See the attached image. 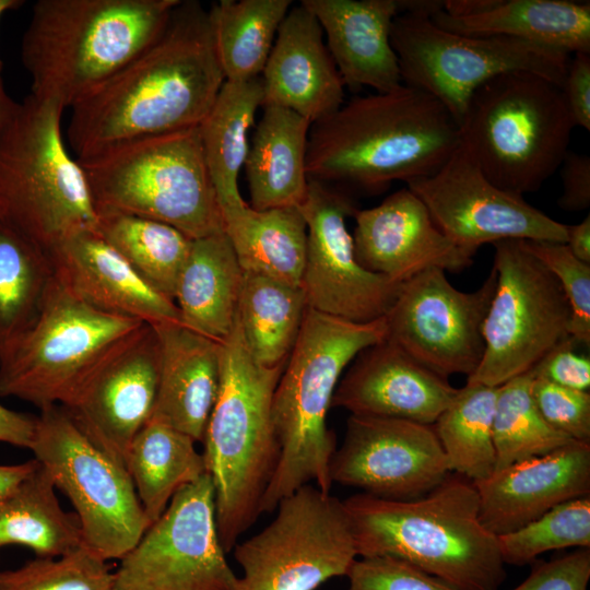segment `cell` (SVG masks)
<instances>
[{
  "mask_svg": "<svg viewBox=\"0 0 590 590\" xmlns=\"http://www.w3.org/2000/svg\"><path fill=\"white\" fill-rule=\"evenodd\" d=\"M225 76L209 10L179 1L158 37L70 109L76 160L130 140L199 127Z\"/></svg>",
  "mask_w": 590,
  "mask_h": 590,
  "instance_id": "obj_1",
  "label": "cell"
},
{
  "mask_svg": "<svg viewBox=\"0 0 590 590\" xmlns=\"http://www.w3.org/2000/svg\"><path fill=\"white\" fill-rule=\"evenodd\" d=\"M459 127L429 94L401 84L357 96L311 123L308 178L380 192L393 181L437 172L459 146Z\"/></svg>",
  "mask_w": 590,
  "mask_h": 590,
  "instance_id": "obj_2",
  "label": "cell"
},
{
  "mask_svg": "<svg viewBox=\"0 0 590 590\" xmlns=\"http://www.w3.org/2000/svg\"><path fill=\"white\" fill-rule=\"evenodd\" d=\"M342 502L358 557H396L457 590H498L506 578L497 536L479 517L477 492L459 474L415 499L359 493Z\"/></svg>",
  "mask_w": 590,
  "mask_h": 590,
  "instance_id": "obj_3",
  "label": "cell"
},
{
  "mask_svg": "<svg viewBox=\"0 0 590 590\" xmlns=\"http://www.w3.org/2000/svg\"><path fill=\"white\" fill-rule=\"evenodd\" d=\"M386 337L385 317L355 322L307 308L273 394L280 459L261 500V514L274 511L280 500L310 482L330 493L337 446L326 420L333 393L357 354Z\"/></svg>",
  "mask_w": 590,
  "mask_h": 590,
  "instance_id": "obj_4",
  "label": "cell"
},
{
  "mask_svg": "<svg viewBox=\"0 0 590 590\" xmlns=\"http://www.w3.org/2000/svg\"><path fill=\"white\" fill-rule=\"evenodd\" d=\"M179 1H36L21 42L30 94L71 108L151 45Z\"/></svg>",
  "mask_w": 590,
  "mask_h": 590,
  "instance_id": "obj_5",
  "label": "cell"
},
{
  "mask_svg": "<svg viewBox=\"0 0 590 590\" xmlns=\"http://www.w3.org/2000/svg\"><path fill=\"white\" fill-rule=\"evenodd\" d=\"M220 388L202 455L214 486L219 538L227 553L261 515V500L279 463L272 400L285 364L270 368L257 363L237 319L220 342Z\"/></svg>",
  "mask_w": 590,
  "mask_h": 590,
  "instance_id": "obj_6",
  "label": "cell"
},
{
  "mask_svg": "<svg viewBox=\"0 0 590 590\" xmlns=\"http://www.w3.org/2000/svg\"><path fill=\"white\" fill-rule=\"evenodd\" d=\"M63 110L28 94L0 130V220L48 253L98 225L84 170L63 141Z\"/></svg>",
  "mask_w": 590,
  "mask_h": 590,
  "instance_id": "obj_7",
  "label": "cell"
},
{
  "mask_svg": "<svg viewBox=\"0 0 590 590\" xmlns=\"http://www.w3.org/2000/svg\"><path fill=\"white\" fill-rule=\"evenodd\" d=\"M78 162L97 215L158 221L191 239L224 233L199 127L122 142Z\"/></svg>",
  "mask_w": 590,
  "mask_h": 590,
  "instance_id": "obj_8",
  "label": "cell"
},
{
  "mask_svg": "<svg viewBox=\"0 0 590 590\" xmlns=\"http://www.w3.org/2000/svg\"><path fill=\"white\" fill-rule=\"evenodd\" d=\"M575 127L558 85L515 71L475 90L459 125V140L494 185L524 196L559 169Z\"/></svg>",
  "mask_w": 590,
  "mask_h": 590,
  "instance_id": "obj_9",
  "label": "cell"
},
{
  "mask_svg": "<svg viewBox=\"0 0 590 590\" xmlns=\"http://www.w3.org/2000/svg\"><path fill=\"white\" fill-rule=\"evenodd\" d=\"M143 324L90 307L55 279L35 323L0 358V397H14L39 410L67 406Z\"/></svg>",
  "mask_w": 590,
  "mask_h": 590,
  "instance_id": "obj_10",
  "label": "cell"
},
{
  "mask_svg": "<svg viewBox=\"0 0 590 590\" xmlns=\"http://www.w3.org/2000/svg\"><path fill=\"white\" fill-rule=\"evenodd\" d=\"M390 42L402 84L437 99L458 127L471 96L488 80L526 71L562 87L571 57L518 38L453 33L416 11H402L394 17Z\"/></svg>",
  "mask_w": 590,
  "mask_h": 590,
  "instance_id": "obj_11",
  "label": "cell"
},
{
  "mask_svg": "<svg viewBox=\"0 0 590 590\" xmlns=\"http://www.w3.org/2000/svg\"><path fill=\"white\" fill-rule=\"evenodd\" d=\"M30 449L71 502L84 546L120 559L152 524L126 467L97 447L60 404L40 410Z\"/></svg>",
  "mask_w": 590,
  "mask_h": 590,
  "instance_id": "obj_12",
  "label": "cell"
},
{
  "mask_svg": "<svg viewBox=\"0 0 590 590\" xmlns=\"http://www.w3.org/2000/svg\"><path fill=\"white\" fill-rule=\"evenodd\" d=\"M493 246L496 288L483 324L485 349L467 382L498 387L570 338L571 311L560 284L524 240Z\"/></svg>",
  "mask_w": 590,
  "mask_h": 590,
  "instance_id": "obj_13",
  "label": "cell"
},
{
  "mask_svg": "<svg viewBox=\"0 0 590 590\" xmlns=\"http://www.w3.org/2000/svg\"><path fill=\"white\" fill-rule=\"evenodd\" d=\"M274 519L234 546V590H316L358 557L343 502L310 484L280 500Z\"/></svg>",
  "mask_w": 590,
  "mask_h": 590,
  "instance_id": "obj_14",
  "label": "cell"
},
{
  "mask_svg": "<svg viewBox=\"0 0 590 590\" xmlns=\"http://www.w3.org/2000/svg\"><path fill=\"white\" fill-rule=\"evenodd\" d=\"M216 527L209 473L180 488L119 560L116 590H234L238 577Z\"/></svg>",
  "mask_w": 590,
  "mask_h": 590,
  "instance_id": "obj_15",
  "label": "cell"
},
{
  "mask_svg": "<svg viewBox=\"0 0 590 590\" xmlns=\"http://www.w3.org/2000/svg\"><path fill=\"white\" fill-rule=\"evenodd\" d=\"M495 288L494 268L472 292L456 288L441 269L425 270L400 285L385 316L386 339L440 376L469 377L484 354L483 324Z\"/></svg>",
  "mask_w": 590,
  "mask_h": 590,
  "instance_id": "obj_16",
  "label": "cell"
},
{
  "mask_svg": "<svg viewBox=\"0 0 590 590\" xmlns=\"http://www.w3.org/2000/svg\"><path fill=\"white\" fill-rule=\"evenodd\" d=\"M405 184L439 231L473 252L504 239L567 240L566 224L494 185L460 144L437 172Z\"/></svg>",
  "mask_w": 590,
  "mask_h": 590,
  "instance_id": "obj_17",
  "label": "cell"
},
{
  "mask_svg": "<svg viewBox=\"0 0 590 590\" xmlns=\"http://www.w3.org/2000/svg\"><path fill=\"white\" fill-rule=\"evenodd\" d=\"M299 210L307 227L300 281L307 306L355 322L385 317L401 284L365 270L356 260L345 220L357 210L347 192L309 179Z\"/></svg>",
  "mask_w": 590,
  "mask_h": 590,
  "instance_id": "obj_18",
  "label": "cell"
},
{
  "mask_svg": "<svg viewBox=\"0 0 590 590\" xmlns=\"http://www.w3.org/2000/svg\"><path fill=\"white\" fill-rule=\"evenodd\" d=\"M449 474L433 425L392 417L351 414L330 463L332 483L392 500L424 496Z\"/></svg>",
  "mask_w": 590,
  "mask_h": 590,
  "instance_id": "obj_19",
  "label": "cell"
},
{
  "mask_svg": "<svg viewBox=\"0 0 590 590\" xmlns=\"http://www.w3.org/2000/svg\"><path fill=\"white\" fill-rule=\"evenodd\" d=\"M160 344L143 324L87 379L64 406L79 428L125 467L129 446L151 420L158 390Z\"/></svg>",
  "mask_w": 590,
  "mask_h": 590,
  "instance_id": "obj_20",
  "label": "cell"
},
{
  "mask_svg": "<svg viewBox=\"0 0 590 590\" xmlns=\"http://www.w3.org/2000/svg\"><path fill=\"white\" fill-rule=\"evenodd\" d=\"M354 253L367 271L402 284L433 268L459 272L475 252L453 244L435 225L424 203L406 187L378 205L357 210Z\"/></svg>",
  "mask_w": 590,
  "mask_h": 590,
  "instance_id": "obj_21",
  "label": "cell"
},
{
  "mask_svg": "<svg viewBox=\"0 0 590 590\" xmlns=\"http://www.w3.org/2000/svg\"><path fill=\"white\" fill-rule=\"evenodd\" d=\"M448 378L385 339L363 350L340 379L331 408L352 415L433 425L457 393Z\"/></svg>",
  "mask_w": 590,
  "mask_h": 590,
  "instance_id": "obj_22",
  "label": "cell"
},
{
  "mask_svg": "<svg viewBox=\"0 0 590 590\" xmlns=\"http://www.w3.org/2000/svg\"><path fill=\"white\" fill-rule=\"evenodd\" d=\"M472 483L481 523L496 536L506 534L565 502L590 495V444L573 440Z\"/></svg>",
  "mask_w": 590,
  "mask_h": 590,
  "instance_id": "obj_23",
  "label": "cell"
},
{
  "mask_svg": "<svg viewBox=\"0 0 590 590\" xmlns=\"http://www.w3.org/2000/svg\"><path fill=\"white\" fill-rule=\"evenodd\" d=\"M260 76L262 107L286 108L311 123L344 104V83L322 28L302 3L291 7L282 21Z\"/></svg>",
  "mask_w": 590,
  "mask_h": 590,
  "instance_id": "obj_24",
  "label": "cell"
},
{
  "mask_svg": "<svg viewBox=\"0 0 590 590\" xmlns=\"http://www.w3.org/2000/svg\"><path fill=\"white\" fill-rule=\"evenodd\" d=\"M49 256L56 281L90 307L150 326L180 322L175 302L142 280L98 232L76 234Z\"/></svg>",
  "mask_w": 590,
  "mask_h": 590,
  "instance_id": "obj_25",
  "label": "cell"
},
{
  "mask_svg": "<svg viewBox=\"0 0 590 590\" xmlns=\"http://www.w3.org/2000/svg\"><path fill=\"white\" fill-rule=\"evenodd\" d=\"M319 22L344 86L376 93L402 84L390 42L399 0H302Z\"/></svg>",
  "mask_w": 590,
  "mask_h": 590,
  "instance_id": "obj_26",
  "label": "cell"
},
{
  "mask_svg": "<svg viewBox=\"0 0 590 590\" xmlns=\"http://www.w3.org/2000/svg\"><path fill=\"white\" fill-rule=\"evenodd\" d=\"M429 17L458 34L512 37L570 55L590 54L589 2L447 0Z\"/></svg>",
  "mask_w": 590,
  "mask_h": 590,
  "instance_id": "obj_27",
  "label": "cell"
},
{
  "mask_svg": "<svg viewBox=\"0 0 590 590\" xmlns=\"http://www.w3.org/2000/svg\"><path fill=\"white\" fill-rule=\"evenodd\" d=\"M152 327L160 344V378L151 420L202 442L220 388V342L181 322Z\"/></svg>",
  "mask_w": 590,
  "mask_h": 590,
  "instance_id": "obj_28",
  "label": "cell"
},
{
  "mask_svg": "<svg viewBox=\"0 0 590 590\" xmlns=\"http://www.w3.org/2000/svg\"><path fill=\"white\" fill-rule=\"evenodd\" d=\"M262 108L244 165L249 205L258 211L299 208L309 182L306 157L311 122L286 108Z\"/></svg>",
  "mask_w": 590,
  "mask_h": 590,
  "instance_id": "obj_29",
  "label": "cell"
},
{
  "mask_svg": "<svg viewBox=\"0 0 590 590\" xmlns=\"http://www.w3.org/2000/svg\"><path fill=\"white\" fill-rule=\"evenodd\" d=\"M244 272L224 233L192 239L174 302L180 322L216 342L233 331Z\"/></svg>",
  "mask_w": 590,
  "mask_h": 590,
  "instance_id": "obj_30",
  "label": "cell"
},
{
  "mask_svg": "<svg viewBox=\"0 0 590 590\" xmlns=\"http://www.w3.org/2000/svg\"><path fill=\"white\" fill-rule=\"evenodd\" d=\"M221 212L224 232L244 273L300 286L307 227L299 208L258 211L244 201Z\"/></svg>",
  "mask_w": 590,
  "mask_h": 590,
  "instance_id": "obj_31",
  "label": "cell"
},
{
  "mask_svg": "<svg viewBox=\"0 0 590 590\" xmlns=\"http://www.w3.org/2000/svg\"><path fill=\"white\" fill-rule=\"evenodd\" d=\"M261 76L225 81L210 111L199 126L205 163L220 209L244 202L238 175L249 149V131L262 107Z\"/></svg>",
  "mask_w": 590,
  "mask_h": 590,
  "instance_id": "obj_32",
  "label": "cell"
},
{
  "mask_svg": "<svg viewBox=\"0 0 590 590\" xmlns=\"http://www.w3.org/2000/svg\"><path fill=\"white\" fill-rule=\"evenodd\" d=\"M194 444L187 434L155 420H150L131 441L125 467L151 523L180 488L208 473Z\"/></svg>",
  "mask_w": 590,
  "mask_h": 590,
  "instance_id": "obj_33",
  "label": "cell"
},
{
  "mask_svg": "<svg viewBox=\"0 0 590 590\" xmlns=\"http://www.w3.org/2000/svg\"><path fill=\"white\" fill-rule=\"evenodd\" d=\"M55 491L38 462L15 492L0 502V548L22 545L37 557H58L84 546L76 515L62 509Z\"/></svg>",
  "mask_w": 590,
  "mask_h": 590,
  "instance_id": "obj_34",
  "label": "cell"
},
{
  "mask_svg": "<svg viewBox=\"0 0 590 590\" xmlns=\"http://www.w3.org/2000/svg\"><path fill=\"white\" fill-rule=\"evenodd\" d=\"M307 308L300 286L244 273L236 319L251 357L270 368L284 365Z\"/></svg>",
  "mask_w": 590,
  "mask_h": 590,
  "instance_id": "obj_35",
  "label": "cell"
},
{
  "mask_svg": "<svg viewBox=\"0 0 590 590\" xmlns=\"http://www.w3.org/2000/svg\"><path fill=\"white\" fill-rule=\"evenodd\" d=\"M54 282L49 253L0 220V358L35 323Z\"/></svg>",
  "mask_w": 590,
  "mask_h": 590,
  "instance_id": "obj_36",
  "label": "cell"
},
{
  "mask_svg": "<svg viewBox=\"0 0 590 590\" xmlns=\"http://www.w3.org/2000/svg\"><path fill=\"white\" fill-rule=\"evenodd\" d=\"M291 0H221L209 15L225 81L260 76Z\"/></svg>",
  "mask_w": 590,
  "mask_h": 590,
  "instance_id": "obj_37",
  "label": "cell"
},
{
  "mask_svg": "<svg viewBox=\"0 0 590 590\" xmlns=\"http://www.w3.org/2000/svg\"><path fill=\"white\" fill-rule=\"evenodd\" d=\"M97 232L142 280L174 300L190 237L168 224L120 213L98 214Z\"/></svg>",
  "mask_w": 590,
  "mask_h": 590,
  "instance_id": "obj_38",
  "label": "cell"
},
{
  "mask_svg": "<svg viewBox=\"0 0 590 590\" xmlns=\"http://www.w3.org/2000/svg\"><path fill=\"white\" fill-rule=\"evenodd\" d=\"M496 398L497 387L467 382L433 424L450 472L471 482L482 481L495 471Z\"/></svg>",
  "mask_w": 590,
  "mask_h": 590,
  "instance_id": "obj_39",
  "label": "cell"
},
{
  "mask_svg": "<svg viewBox=\"0 0 590 590\" xmlns=\"http://www.w3.org/2000/svg\"><path fill=\"white\" fill-rule=\"evenodd\" d=\"M533 378L529 370L497 387L493 421L495 471L573 441L539 412L532 397Z\"/></svg>",
  "mask_w": 590,
  "mask_h": 590,
  "instance_id": "obj_40",
  "label": "cell"
},
{
  "mask_svg": "<svg viewBox=\"0 0 590 590\" xmlns=\"http://www.w3.org/2000/svg\"><path fill=\"white\" fill-rule=\"evenodd\" d=\"M504 564L526 565L567 547L590 548V495L565 502L526 526L497 536Z\"/></svg>",
  "mask_w": 590,
  "mask_h": 590,
  "instance_id": "obj_41",
  "label": "cell"
},
{
  "mask_svg": "<svg viewBox=\"0 0 590 590\" xmlns=\"http://www.w3.org/2000/svg\"><path fill=\"white\" fill-rule=\"evenodd\" d=\"M0 590H116L115 573L85 546L0 570Z\"/></svg>",
  "mask_w": 590,
  "mask_h": 590,
  "instance_id": "obj_42",
  "label": "cell"
},
{
  "mask_svg": "<svg viewBox=\"0 0 590 590\" xmlns=\"http://www.w3.org/2000/svg\"><path fill=\"white\" fill-rule=\"evenodd\" d=\"M524 243L560 284L571 311L570 338L590 346V263L576 258L565 243Z\"/></svg>",
  "mask_w": 590,
  "mask_h": 590,
  "instance_id": "obj_43",
  "label": "cell"
},
{
  "mask_svg": "<svg viewBox=\"0 0 590 590\" xmlns=\"http://www.w3.org/2000/svg\"><path fill=\"white\" fill-rule=\"evenodd\" d=\"M345 590H457L415 566L391 556L357 557Z\"/></svg>",
  "mask_w": 590,
  "mask_h": 590,
  "instance_id": "obj_44",
  "label": "cell"
},
{
  "mask_svg": "<svg viewBox=\"0 0 590 590\" xmlns=\"http://www.w3.org/2000/svg\"><path fill=\"white\" fill-rule=\"evenodd\" d=\"M532 397L543 418L576 441L590 444V393L533 378Z\"/></svg>",
  "mask_w": 590,
  "mask_h": 590,
  "instance_id": "obj_45",
  "label": "cell"
},
{
  "mask_svg": "<svg viewBox=\"0 0 590 590\" xmlns=\"http://www.w3.org/2000/svg\"><path fill=\"white\" fill-rule=\"evenodd\" d=\"M590 548H577L568 554L535 565L527 579L512 590H588Z\"/></svg>",
  "mask_w": 590,
  "mask_h": 590,
  "instance_id": "obj_46",
  "label": "cell"
},
{
  "mask_svg": "<svg viewBox=\"0 0 590 590\" xmlns=\"http://www.w3.org/2000/svg\"><path fill=\"white\" fill-rule=\"evenodd\" d=\"M575 343L571 338H568L554 347L531 369L533 376L562 387L588 391L590 358L576 353Z\"/></svg>",
  "mask_w": 590,
  "mask_h": 590,
  "instance_id": "obj_47",
  "label": "cell"
},
{
  "mask_svg": "<svg viewBox=\"0 0 590 590\" xmlns=\"http://www.w3.org/2000/svg\"><path fill=\"white\" fill-rule=\"evenodd\" d=\"M562 92L576 127L590 130V54H573Z\"/></svg>",
  "mask_w": 590,
  "mask_h": 590,
  "instance_id": "obj_48",
  "label": "cell"
},
{
  "mask_svg": "<svg viewBox=\"0 0 590 590\" xmlns=\"http://www.w3.org/2000/svg\"><path fill=\"white\" fill-rule=\"evenodd\" d=\"M563 192L558 206L565 211L579 212L590 206V157L568 151L560 165Z\"/></svg>",
  "mask_w": 590,
  "mask_h": 590,
  "instance_id": "obj_49",
  "label": "cell"
},
{
  "mask_svg": "<svg viewBox=\"0 0 590 590\" xmlns=\"http://www.w3.org/2000/svg\"><path fill=\"white\" fill-rule=\"evenodd\" d=\"M37 416L10 410L0 404V442L30 449Z\"/></svg>",
  "mask_w": 590,
  "mask_h": 590,
  "instance_id": "obj_50",
  "label": "cell"
},
{
  "mask_svg": "<svg viewBox=\"0 0 590 590\" xmlns=\"http://www.w3.org/2000/svg\"><path fill=\"white\" fill-rule=\"evenodd\" d=\"M37 464L35 458L17 464H0V502L14 493Z\"/></svg>",
  "mask_w": 590,
  "mask_h": 590,
  "instance_id": "obj_51",
  "label": "cell"
},
{
  "mask_svg": "<svg viewBox=\"0 0 590 590\" xmlns=\"http://www.w3.org/2000/svg\"><path fill=\"white\" fill-rule=\"evenodd\" d=\"M570 252L579 260L590 263V215L581 222L567 225V240L565 243Z\"/></svg>",
  "mask_w": 590,
  "mask_h": 590,
  "instance_id": "obj_52",
  "label": "cell"
},
{
  "mask_svg": "<svg viewBox=\"0 0 590 590\" xmlns=\"http://www.w3.org/2000/svg\"><path fill=\"white\" fill-rule=\"evenodd\" d=\"M23 4L21 0H0V19L10 11L19 8ZM17 102L13 101L5 92L1 78V62H0V130L9 119L10 115L14 110Z\"/></svg>",
  "mask_w": 590,
  "mask_h": 590,
  "instance_id": "obj_53",
  "label": "cell"
}]
</instances>
